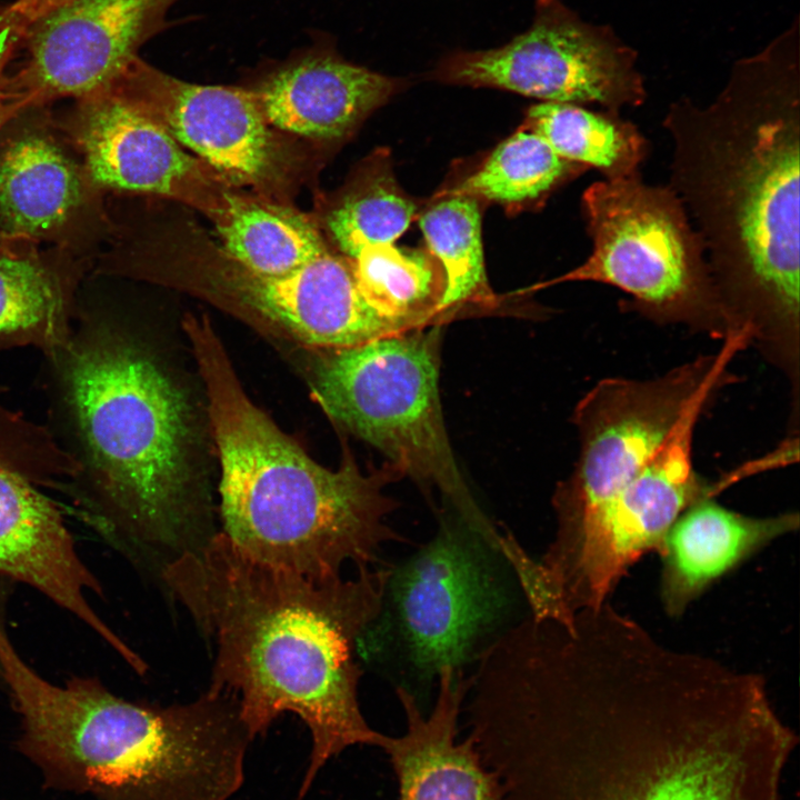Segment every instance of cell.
<instances>
[{
  "label": "cell",
  "mask_w": 800,
  "mask_h": 800,
  "mask_svg": "<svg viewBox=\"0 0 800 800\" xmlns=\"http://www.w3.org/2000/svg\"><path fill=\"white\" fill-rule=\"evenodd\" d=\"M592 251L549 284L592 281L620 289L624 311L680 324L721 341L734 330L722 306L702 240L670 186L641 174L603 179L582 194ZM741 331V330H740Z\"/></svg>",
  "instance_id": "obj_8"
},
{
  "label": "cell",
  "mask_w": 800,
  "mask_h": 800,
  "mask_svg": "<svg viewBox=\"0 0 800 800\" xmlns=\"http://www.w3.org/2000/svg\"><path fill=\"white\" fill-rule=\"evenodd\" d=\"M514 576L501 552L459 516L391 567L383 606L401 652L421 680L463 671L510 627Z\"/></svg>",
  "instance_id": "obj_10"
},
{
  "label": "cell",
  "mask_w": 800,
  "mask_h": 800,
  "mask_svg": "<svg viewBox=\"0 0 800 800\" xmlns=\"http://www.w3.org/2000/svg\"><path fill=\"white\" fill-rule=\"evenodd\" d=\"M404 86L402 79L344 60L327 41L279 67L253 92L269 126L337 141Z\"/></svg>",
  "instance_id": "obj_19"
},
{
  "label": "cell",
  "mask_w": 800,
  "mask_h": 800,
  "mask_svg": "<svg viewBox=\"0 0 800 800\" xmlns=\"http://www.w3.org/2000/svg\"><path fill=\"white\" fill-rule=\"evenodd\" d=\"M732 356L722 352L656 456L616 496L584 518L557 527L539 561L551 591L570 614L598 609L627 570L659 551L671 526L692 504L728 487L693 468L696 426L717 391L730 382Z\"/></svg>",
  "instance_id": "obj_9"
},
{
  "label": "cell",
  "mask_w": 800,
  "mask_h": 800,
  "mask_svg": "<svg viewBox=\"0 0 800 800\" xmlns=\"http://www.w3.org/2000/svg\"><path fill=\"white\" fill-rule=\"evenodd\" d=\"M78 102L73 139L97 189L173 199L212 219L221 211L230 183L186 151L119 79Z\"/></svg>",
  "instance_id": "obj_15"
},
{
  "label": "cell",
  "mask_w": 800,
  "mask_h": 800,
  "mask_svg": "<svg viewBox=\"0 0 800 800\" xmlns=\"http://www.w3.org/2000/svg\"><path fill=\"white\" fill-rule=\"evenodd\" d=\"M8 592L3 579L0 580V632L6 631V604ZM0 687L4 688L2 669L0 664Z\"/></svg>",
  "instance_id": "obj_31"
},
{
  "label": "cell",
  "mask_w": 800,
  "mask_h": 800,
  "mask_svg": "<svg viewBox=\"0 0 800 800\" xmlns=\"http://www.w3.org/2000/svg\"><path fill=\"white\" fill-rule=\"evenodd\" d=\"M220 457L222 533L250 557L314 578L367 568L390 541H404L384 518L394 508L383 478L346 458L333 471L312 460L243 391L206 319L189 318Z\"/></svg>",
  "instance_id": "obj_5"
},
{
  "label": "cell",
  "mask_w": 800,
  "mask_h": 800,
  "mask_svg": "<svg viewBox=\"0 0 800 800\" xmlns=\"http://www.w3.org/2000/svg\"><path fill=\"white\" fill-rule=\"evenodd\" d=\"M0 386V578L28 584L76 616L124 661L132 650L87 599L102 596L78 554L57 503L38 486L58 488L77 471L47 426L9 408Z\"/></svg>",
  "instance_id": "obj_11"
},
{
  "label": "cell",
  "mask_w": 800,
  "mask_h": 800,
  "mask_svg": "<svg viewBox=\"0 0 800 800\" xmlns=\"http://www.w3.org/2000/svg\"><path fill=\"white\" fill-rule=\"evenodd\" d=\"M0 664L21 746L54 779L104 800H159L181 773L187 741L169 707L120 698L93 677L51 683L7 631Z\"/></svg>",
  "instance_id": "obj_6"
},
{
  "label": "cell",
  "mask_w": 800,
  "mask_h": 800,
  "mask_svg": "<svg viewBox=\"0 0 800 800\" xmlns=\"http://www.w3.org/2000/svg\"><path fill=\"white\" fill-rule=\"evenodd\" d=\"M524 129L540 136L562 158L598 170L603 179L640 173L649 154V141L633 122L580 104H534L527 112Z\"/></svg>",
  "instance_id": "obj_24"
},
{
  "label": "cell",
  "mask_w": 800,
  "mask_h": 800,
  "mask_svg": "<svg viewBox=\"0 0 800 800\" xmlns=\"http://www.w3.org/2000/svg\"><path fill=\"white\" fill-rule=\"evenodd\" d=\"M20 31V26L4 7L0 8V128L8 121L4 100L6 70Z\"/></svg>",
  "instance_id": "obj_29"
},
{
  "label": "cell",
  "mask_w": 800,
  "mask_h": 800,
  "mask_svg": "<svg viewBox=\"0 0 800 800\" xmlns=\"http://www.w3.org/2000/svg\"><path fill=\"white\" fill-rule=\"evenodd\" d=\"M390 572L314 579L250 557L222 532L160 572L213 643L209 688L236 697L251 737L286 712L306 723L312 744L298 800L330 759L381 744L360 709L356 652L381 613Z\"/></svg>",
  "instance_id": "obj_3"
},
{
  "label": "cell",
  "mask_w": 800,
  "mask_h": 800,
  "mask_svg": "<svg viewBox=\"0 0 800 800\" xmlns=\"http://www.w3.org/2000/svg\"><path fill=\"white\" fill-rule=\"evenodd\" d=\"M74 1L78 0H14L6 7L22 28L38 17Z\"/></svg>",
  "instance_id": "obj_30"
},
{
  "label": "cell",
  "mask_w": 800,
  "mask_h": 800,
  "mask_svg": "<svg viewBox=\"0 0 800 800\" xmlns=\"http://www.w3.org/2000/svg\"><path fill=\"white\" fill-rule=\"evenodd\" d=\"M13 243L0 239V351L32 347L47 356L71 333L78 274Z\"/></svg>",
  "instance_id": "obj_22"
},
{
  "label": "cell",
  "mask_w": 800,
  "mask_h": 800,
  "mask_svg": "<svg viewBox=\"0 0 800 800\" xmlns=\"http://www.w3.org/2000/svg\"><path fill=\"white\" fill-rule=\"evenodd\" d=\"M213 220L222 240V252L256 274L288 273L327 249L318 229L306 216L231 190Z\"/></svg>",
  "instance_id": "obj_23"
},
{
  "label": "cell",
  "mask_w": 800,
  "mask_h": 800,
  "mask_svg": "<svg viewBox=\"0 0 800 800\" xmlns=\"http://www.w3.org/2000/svg\"><path fill=\"white\" fill-rule=\"evenodd\" d=\"M119 81L184 149L229 183L264 187L280 174V150L253 90L186 82L140 58Z\"/></svg>",
  "instance_id": "obj_16"
},
{
  "label": "cell",
  "mask_w": 800,
  "mask_h": 800,
  "mask_svg": "<svg viewBox=\"0 0 800 800\" xmlns=\"http://www.w3.org/2000/svg\"><path fill=\"white\" fill-rule=\"evenodd\" d=\"M416 203L400 189L389 160L380 157L330 209L326 227L347 260L366 249L392 244L416 216Z\"/></svg>",
  "instance_id": "obj_28"
},
{
  "label": "cell",
  "mask_w": 800,
  "mask_h": 800,
  "mask_svg": "<svg viewBox=\"0 0 800 800\" xmlns=\"http://www.w3.org/2000/svg\"><path fill=\"white\" fill-rule=\"evenodd\" d=\"M440 328L426 327L334 349L313 393L327 413L419 483L436 487L471 529L501 549L457 467L439 398Z\"/></svg>",
  "instance_id": "obj_7"
},
{
  "label": "cell",
  "mask_w": 800,
  "mask_h": 800,
  "mask_svg": "<svg viewBox=\"0 0 800 800\" xmlns=\"http://www.w3.org/2000/svg\"><path fill=\"white\" fill-rule=\"evenodd\" d=\"M468 726L506 800H782L798 743L761 676L669 648L631 619L524 650Z\"/></svg>",
  "instance_id": "obj_1"
},
{
  "label": "cell",
  "mask_w": 800,
  "mask_h": 800,
  "mask_svg": "<svg viewBox=\"0 0 800 800\" xmlns=\"http://www.w3.org/2000/svg\"><path fill=\"white\" fill-rule=\"evenodd\" d=\"M798 527V512L752 517L712 498L692 504L671 526L658 551L666 611L681 614L716 580Z\"/></svg>",
  "instance_id": "obj_21"
},
{
  "label": "cell",
  "mask_w": 800,
  "mask_h": 800,
  "mask_svg": "<svg viewBox=\"0 0 800 800\" xmlns=\"http://www.w3.org/2000/svg\"><path fill=\"white\" fill-rule=\"evenodd\" d=\"M177 1L78 0L23 26L6 70L8 118L110 87L142 44L169 26L166 17Z\"/></svg>",
  "instance_id": "obj_14"
},
{
  "label": "cell",
  "mask_w": 800,
  "mask_h": 800,
  "mask_svg": "<svg viewBox=\"0 0 800 800\" xmlns=\"http://www.w3.org/2000/svg\"><path fill=\"white\" fill-rule=\"evenodd\" d=\"M46 360L47 428L77 466L61 490L79 518L133 562L163 567L214 533L189 498L188 404L127 329L78 306Z\"/></svg>",
  "instance_id": "obj_4"
},
{
  "label": "cell",
  "mask_w": 800,
  "mask_h": 800,
  "mask_svg": "<svg viewBox=\"0 0 800 800\" xmlns=\"http://www.w3.org/2000/svg\"><path fill=\"white\" fill-rule=\"evenodd\" d=\"M799 19L734 62L716 97L673 101L662 120L672 143L670 188L699 233L734 330L800 378Z\"/></svg>",
  "instance_id": "obj_2"
},
{
  "label": "cell",
  "mask_w": 800,
  "mask_h": 800,
  "mask_svg": "<svg viewBox=\"0 0 800 800\" xmlns=\"http://www.w3.org/2000/svg\"><path fill=\"white\" fill-rule=\"evenodd\" d=\"M419 226L444 277L440 319L468 303H494L484 269L479 200L444 196L420 216Z\"/></svg>",
  "instance_id": "obj_26"
},
{
  "label": "cell",
  "mask_w": 800,
  "mask_h": 800,
  "mask_svg": "<svg viewBox=\"0 0 800 800\" xmlns=\"http://www.w3.org/2000/svg\"><path fill=\"white\" fill-rule=\"evenodd\" d=\"M349 263L364 297L402 330L441 320L444 277L431 256L392 243L366 249Z\"/></svg>",
  "instance_id": "obj_25"
},
{
  "label": "cell",
  "mask_w": 800,
  "mask_h": 800,
  "mask_svg": "<svg viewBox=\"0 0 800 800\" xmlns=\"http://www.w3.org/2000/svg\"><path fill=\"white\" fill-rule=\"evenodd\" d=\"M436 684L437 699L428 716L411 691L396 688L406 731L399 737L383 734L379 748L394 771L398 800H506L498 776L484 763L473 739L458 740L470 677L444 668Z\"/></svg>",
  "instance_id": "obj_18"
},
{
  "label": "cell",
  "mask_w": 800,
  "mask_h": 800,
  "mask_svg": "<svg viewBox=\"0 0 800 800\" xmlns=\"http://www.w3.org/2000/svg\"><path fill=\"white\" fill-rule=\"evenodd\" d=\"M719 357L701 354L650 379L604 378L584 394L573 414L578 460L553 497L557 527L594 511L644 468Z\"/></svg>",
  "instance_id": "obj_13"
},
{
  "label": "cell",
  "mask_w": 800,
  "mask_h": 800,
  "mask_svg": "<svg viewBox=\"0 0 800 800\" xmlns=\"http://www.w3.org/2000/svg\"><path fill=\"white\" fill-rule=\"evenodd\" d=\"M637 61L638 52L610 26L583 20L562 0H536L523 32L496 48L453 51L430 77L620 113L647 99Z\"/></svg>",
  "instance_id": "obj_12"
},
{
  "label": "cell",
  "mask_w": 800,
  "mask_h": 800,
  "mask_svg": "<svg viewBox=\"0 0 800 800\" xmlns=\"http://www.w3.org/2000/svg\"><path fill=\"white\" fill-rule=\"evenodd\" d=\"M219 257L212 283L301 342L334 350L403 332L364 297L349 261L328 248L280 276L256 274L223 252Z\"/></svg>",
  "instance_id": "obj_17"
},
{
  "label": "cell",
  "mask_w": 800,
  "mask_h": 800,
  "mask_svg": "<svg viewBox=\"0 0 800 800\" xmlns=\"http://www.w3.org/2000/svg\"><path fill=\"white\" fill-rule=\"evenodd\" d=\"M588 169L562 158L540 136L524 129L500 143L477 171L443 196L532 203Z\"/></svg>",
  "instance_id": "obj_27"
},
{
  "label": "cell",
  "mask_w": 800,
  "mask_h": 800,
  "mask_svg": "<svg viewBox=\"0 0 800 800\" xmlns=\"http://www.w3.org/2000/svg\"><path fill=\"white\" fill-rule=\"evenodd\" d=\"M94 189L51 134L20 130L0 150V239L68 240L96 213Z\"/></svg>",
  "instance_id": "obj_20"
}]
</instances>
